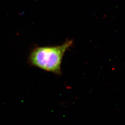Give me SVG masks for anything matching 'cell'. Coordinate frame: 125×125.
<instances>
[{
  "mask_svg": "<svg viewBox=\"0 0 125 125\" xmlns=\"http://www.w3.org/2000/svg\"><path fill=\"white\" fill-rule=\"evenodd\" d=\"M73 43L72 40H67L59 46L35 47L31 52L29 62L32 66L45 71L61 74L62 58Z\"/></svg>",
  "mask_w": 125,
  "mask_h": 125,
  "instance_id": "1",
  "label": "cell"
}]
</instances>
